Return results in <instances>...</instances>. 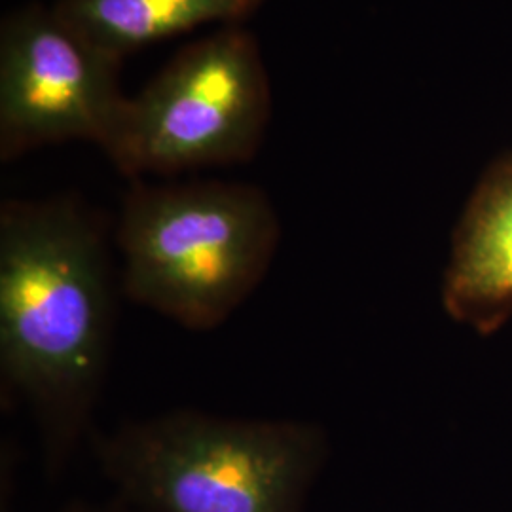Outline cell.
I'll use <instances>...</instances> for the list:
<instances>
[{
	"label": "cell",
	"instance_id": "obj_5",
	"mask_svg": "<svg viewBox=\"0 0 512 512\" xmlns=\"http://www.w3.org/2000/svg\"><path fill=\"white\" fill-rule=\"evenodd\" d=\"M120 59L80 37L54 6L31 2L0 25V160L88 141L105 152L128 95Z\"/></svg>",
	"mask_w": 512,
	"mask_h": 512
},
{
	"label": "cell",
	"instance_id": "obj_1",
	"mask_svg": "<svg viewBox=\"0 0 512 512\" xmlns=\"http://www.w3.org/2000/svg\"><path fill=\"white\" fill-rule=\"evenodd\" d=\"M105 230L73 196L0 207V372L38 421L48 458L86 433L109 368Z\"/></svg>",
	"mask_w": 512,
	"mask_h": 512
},
{
	"label": "cell",
	"instance_id": "obj_8",
	"mask_svg": "<svg viewBox=\"0 0 512 512\" xmlns=\"http://www.w3.org/2000/svg\"><path fill=\"white\" fill-rule=\"evenodd\" d=\"M65 512H145L135 509L126 503V507H105V509H99V507H90V505H74L69 507Z\"/></svg>",
	"mask_w": 512,
	"mask_h": 512
},
{
	"label": "cell",
	"instance_id": "obj_7",
	"mask_svg": "<svg viewBox=\"0 0 512 512\" xmlns=\"http://www.w3.org/2000/svg\"><path fill=\"white\" fill-rule=\"evenodd\" d=\"M264 0H55L54 10L97 50L124 61L203 25H243Z\"/></svg>",
	"mask_w": 512,
	"mask_h": 512
},
{
	"label": "cell",
	"instance_id": "obj_3",
	"mask_svg": "<svg viewBox=\"0 0 512 512\" xmlns=\"http://www.w3.org/2000/svg\"><path fill=\"white\" fill-rule=\"evenodd\" d=\"M281 241V222L255 184L133 181L116 245L120 289L184 329H219L255 293Z\"/></svg>",
	"mask_w": 512,
	"mask_h": 512
},
{
	"label": "cell",
	"instance_id": "obj_2",
	"mask_svg": "<svg viewBox=\"0 0 512 512\" xmlns=\"http://www.w3.org/2000/svg\"><path fill=\"white\" fill-rule=\"evenodd\" d=\"M329 452L321 425L173 410L95 440L101 471L145 512H304Z\"/></svg>",
	"mask_w": 512,
	"mask_h": 512
},
{
	"label": "cell",
	"instance_id": "obj_4",
	"mask_svg": "<svg viewBox=\"0 0 512 512\" xmlns=\"http://www.w3.org/2000/svg\"><path fill=\"white\" fill-rule=\"evenodd\" d=\"M270 114L258 40L243 25H224L126 99L105 154L131 183L243 164L262 145Z\"/></svg>",
	"mask_w": 512,
	"mask_h": 512
},
{
	"label": "cell",
	"instance_id": "obj_6",
	"mask_svg": "<svg viewBox=\"0 0 512 512\" xmlns=\"http://www.w3.org/2000/svg\"><path fill=\"white\" fill-rule=\"evenodd\" d=\"M442 306L488 336L512 315V150L476 184L459 219L442 283Z\"/></svg>",
	"mask_w": 512,
	"mask_h": 512
}]
</instances>
